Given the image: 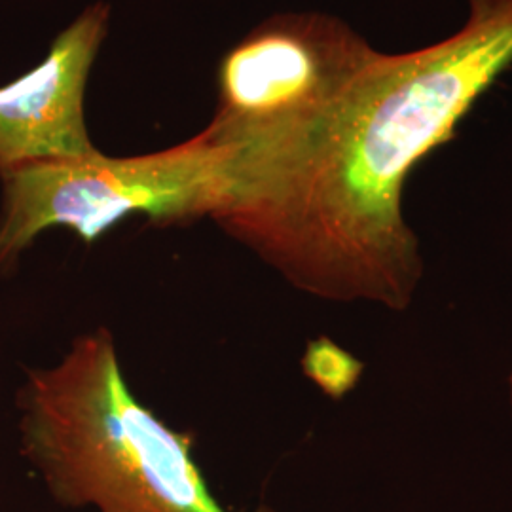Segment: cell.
I'll list each match as a JSON object with an SVG mask.
<instances>
[{
  "label": "cell",
  "mask_w": 512,
  "mask_h": 512,
  "mask_svg": "<svg viewBox=\"0 0 512 512\" xmlns=\"http://www.w3.org/2000/svg\"><path fill=\"white\" fill-rule=\"evenodd\" d=\"M463 2L456 33L380 52L315 128L239 160L213 220L296 291L399 313L414 304L425 260L406 184L512 65V0Z\"/></svg>",
  "instance_id": "cell-1"
},
{
  "label": "cell",
  "mask_w": 512,
  "mask_h": 512,
  "mask_svg": "<svg viewBox=\"0 0 512 512\" xmlns=\"http://www.w3.org/2000/svg\"><path fill=\"white\" fill-rule=\"evenodd\" d=\"M21 454L59 507L93 512L234 511L175 431L131 391L109 329L84 332L52 366L27 370L18 395Z\"/></svg>",
  "instance_id": "cell-2"
},
{
  "label": "cell",
  "mask_w": 512,
  "mask_h": 512,
  "mask_svg": "<svg viewBox=\"0 0 512 512\" xmlns=\"http://www.w3.org/2000/svg\"><path fill=\"white\" fill-rule=\"evenodd\" d=\"M238 145L207 128L175 147L114 158L23 165L0 175V268L8 270L48 230L67 228L88 245L129 217L184 226L215 219L234 184Z\"/></svg>",
  "instance_id": "cell-3"
},
{
  "label": "cell",
  "mask_w": 512,
  "mask_h": 512,
  "mask_svg": "<svg viewBox=\"0 0 512 512\" xmlns=\"http://www.w3.org/2000/svg\"><path fill=\"white\" fill-rule=\"evenodd\" d=\"M382 50L323 12L264 19L220 57L209 124L239 147H277L336 109Z\"/></svg>",
  "instance_id": "cell-4"
},
{
  "label": "cell",
  "mask_w": 512,
  "mask_h": 512,
  "mask_svg": "<svg viewBox=\"0 0 512 512\" xmlns=\"http://www.w3.org/2000/svg\"><path fill=\"white\" fill-rule=\"evenodd\" d=\"M109 23V4L93 2L54 38L40 65L0 88V175L97 152L86 90Z\"/></svg>",
  "instance_id": "cell-5"
},
{
  "label": "cell",
  "mask_w": 512,
  "mask_h": 512,
  "mask_svg": "<svg viewBox=\"0 0 512 512\" xmlns=\"http://www.w3.org/2000/svg\"><path fill=\"white\" fill-rule=\"evenodd\" d=\"M302 372L325 397L340 401L359 385L365 365L329 336H319L306 346L302 355Z\"/></svg>",
  "instance_id": "cell-6"
},
{
  "label": "cell",
  "mask_w": 512,
  "mask_h": 512,
  "mask_svg": "<svg viewBox=\"0 0 512 512\" xmlns=\"http://www.w3.org/2000/svg\"><path fill=\"white\" fill-rule=\"evenodd\" d=\"M507 403H509V414H511L512 420V368L509 372V378H507Z\"/></svg>",
  "instance_id": "cell-7"
}]
</instances>
